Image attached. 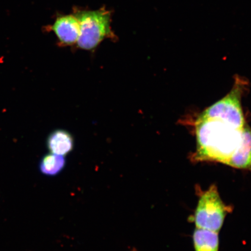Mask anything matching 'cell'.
<instances>
[{
  "label": "cell",
  "mask_w": 251,
  "mask_h": 251,
  "mask_svg": "<svg viewBox=\"0 0 251 251\" xmlns=\"http://www.w3.org/2000/svg\"><path fill=\"white\" fill-rule=\"evenodd\" d=\"M74 139L69 131L62 129L53 131L47 140L50 152L54 154L67 156L74 149Z\"/></svg>",
  "instance_id": "cell-6"
},
{
  "label": "cell",
  "mask_w": 251,
  "mask_h": 251,
  "mask_svg": "<svg viewBox=\"0 0 251 251\" xmlns=\"http://www.w3.org/2000/svg\"><path fill=\"white\" fill-rule=\"evenodd\" d=\"M67 161L65 156L50 152L43 157L40 162L39 169L43 175L55 176L64 170Z\"/></svg>",
  "instance_id": "cell-8"
},
{
  "label": "cell",
  "mask_w": 251,
  "mask_h": 251,
  "mask_svg": "<svg viewBox=\"0 0 251 251\" xmlns=\"http://www.w3.org/2000/svg\"><path fill=\"white\" fill-rule=\"evenodd\" d=\"M51 29L62 45H74L79 37V21L75 15L62 16L56 19Z\"/></svg>",
  "instance_id": "cell-5"
},
{
  "label": "cell",
  "mask_w": 251,
  "mask_h": 251,
  "mask_svg": "<svg viewBox=\"0 0 251 251\" xmlns=\"http://www.w3.org/2000/svg\"><path fill=\"white\" fill-rule=\"evenodd\" d=\"M75 15L80 23V34L77 42L80 49L93 50L103 40L114 35L111 13L106 9L78 11Z\"/></svg>",
  "instance_id": "cell-2"
},
{
  "label": "cell",
  "mask_w": 251,
  "mask_h": 251,
  "mask_svg": "<svg viewBox=\"0 0 251 251\" xmlns=\"http://www.w3.org/2000/svg\"><path fill=\"white\" fill-rule=\"evenodd\" d=\"M194 162H215L251 172V128L200 115L196 122Z\"/></svg>",
  "instance_id": "cell-1"
},
{
  "label": "cell",
  "mask_w": 251,
  "mask_h": 251,
  "mask_svg": "<svg viewBox=\"0 0 251 251\" xmlns=\"http://www.w3.org/2000/svg\"><path fill=\"white\" fill-rule=\"evenodd\" d=\"M231 211V207L223 201L217 187L212 184L201 194L194 213V224L196 228L219 233L226 216Z\"/></svg>",
  "instance_id": "cell-3"
},
{
  "label": "cell",
  "mask_w": 251,
  "mask_h": 251,
  "mask_svg": "<svg viewBox=\"0 0 251 251\" xmlns=\"http://www.w3.org/2000/svg\"><path fill=\"white\" fill-rule=\"evenodd\" d=\"M131 251H137L136 250V249H134L132 250H131Z\"/></svg>",
  "instance_id": "cell-9"
},
{
  "label": "cell",
  "mask_w": 251,
  "mask_h": 251,
  "mask_svg": "<svg viewBox=\"0 0 251 251\" xmlns=\"http://www.w3.org/2000/svg\"><path fill=\"white\" fill-rule=\"evenodd\" d=\"M246 86V81L237 77L230 92L206 108L201 115L218 119L237 127H246L247 125L241 105V99Z\"/></svg>",
  "instance_id": "cell-4"
},
{
  "label": "cell",
  "mask_w": 251,
  "mask_h": 251,
  "mask_svg": "<svg viewBox=\"0 0 251 251\" xmlns=\"http://www.w3.org/2000/svg\"><path fill=\"white\" fill-rule=\"evenodd\" d=\"M218 233L206 229L196 228L193 235L195 251H219Z\"/></svg>",
  "instance_id": "cell-7"
}]
</instances>
